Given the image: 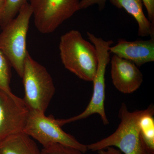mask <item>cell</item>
I'll return each mask as SVG.
<instances>
[{
	"instance_id": "6da1fadb",
	"label": "cell",
	"mask_w": 154,
	"mask_h": 154,
	"mask_svg": "<svg viewBox=\"0 0 154 154\" xmlns=\"http://www.w3.org/2000/svg\"><path fill=\"white\" fill-rule=\"evenodd\" d=\"M59 49L66 69L81 79L93 81L98 62L94 44L83 38L79 30H72L61 36Z\"/></svg>"
},
{
	"instance_id": "7a4b0ae2",
	"label": "cell",
	"mask_w": 154,
	"mask_h": 154,
	"mask_svg": "<svg viewBox=\"0 0 154 154\" xmlns=\"http://www.w3.org/2000/svg\"><path fill=\"white\" fill-rule=\"evenodd\" d=\"M146 110L131 112L126 104L122 103L119 112L120 122L118 128L107 137L87 145L88 151L97 152L112 146L124 154H149L140 133V119Z\"/></svg>"
},
{
	"instance_id": "3957f363",
	"label": "cell",
	"mask_w": 154,
	"mask_h": 154,
	"mask_svg": "<svg viewBox=\"0 0 154 154\" xmlns=\"http://www.w3.org/2000/svg\"><path fill=\"white\" fill-rule=\"evenodd\" d=\"M33 11L26 3L16 17L2 28L0 33V51L2 52L20 78L28 51L27 36Z\"/></svg>"
},
{
	"instance_id": "277c9868",
	"label": "cell",
	"mask_w": 154,
	"mask_h": 154,
	"mask_svg": "<svg viewBox=\"0 0 154 154\" xmlns=\"http://www.w3.org/2000/svg\"><path fill=\"white\" fill-rule=\"evenodd\" d=\"M90 41L96 48L98 55V66L93 81V93L91 101L83 112L67 119H57L61 127L64 125L87 118L93 114H99L103 124H109L105 107V75L106 68L110 61V48L113 44L112 40H105L93 33L87 32Z\"/></svg>"
},
{
	"instance_id": "5b68a950",
	"label": "cell",
	"mask_w": 154,
	"mask_h": 154,
	"mask_svg": "<svg viewBox=\"0 0 154 154\" xmlns=\"http://www.w3.org/2000/svg\"><path fill=\"white\" fill-rule=\"evenodd\" d=\"M23 101L30 110L45 113L55 92L52 77L46 69L27 53L22 78Z\"/></svg>"
},
{
	"instance_id": "8992f818",
	"label": "cell",
	"mask_w": 154,
	"mask_h": 154,
	"mask_svg": "<svg viewBox=\"0 0 154 154\" xmlns=\"http://www.w3.org/2000/svg\"><path fill=\"white\" fill-rule=\"evenodd\" d=\"M23 133L36 140L43 147L59 143L76 149L84 153L88 151L86 145L65 132L53 116H46L42 112L30 110Z\"/></svg>"
},
{
	"instance_id": "52a82bcc",
	"label": "cell",
	"mask_w": 154,
	"mask_h": 154,
	"mask_svg": "<svg viewBox=\"0 0 154 154\" xmlns=\"http://www.w3.org/2000/svg\"><path fill=\"white\" fill-rule=\"evenodd\" d=\"M34 25L42 34L55 31L80 10V0H29Z\"/></svg>"
},
{
	"instance_id": "ba28073f",
	"label": "cell",
	"mask_w": 154,
	"mask_h": 154,
	"mask_svg": "<svg viewBox=\"0 0 154 154\" xmlns=\"http://www.w3.org/2000/svg\"><path fill=\"white\" fill-rule=\"evenodd\" d=\"M29 113L23 99L0 91V142L23 133Z\"/></svg>"
},
{
	"instance_id": "9c48e42d",
	"label": "cell",
	"mask_w": 154,
	"mask_h": 154,
	"mask_svg": "<svg viewBox=\"0 0 154 154\" xmlns=\"http://www.w3.org/2000/svg\"><path fill=\"white\" fill-rule=\"evenodd\" d=\"M110 74L113 85L124 94L134 93L143 82V75L138 67L115 55L111 58Z\"/></svg>"
},
{
	"instance_id": "30bf717a",
	"label": "cell",
	"mask_w": 154,
	"mask_h": 154,
	"mask_svg": "<svg viewBox=\"0 0 154 154\" xmlns=\"http://www.w3.org/2000/svg\"><path fill=\"white\" fill-rule=\"evenodd\" d=\"M110 53L124 59L140 67L154 61V37L148 40L129 41L119 39L116 45L110 46Z\"/></svg>"
},
{
	"instance_id": "8fae6325",
	"label": "cell",
	"mask_w": 154,
	"mask_h": 154,
	"mask_svg": "<svg viewBox=\"0 0 154 154\" xmlns=\"http://www.w3.org/2000/svg\"><path fill=\"white\" fill-rule=\"evenodd\" d=\"M119 9H123L134 18L138 25V35L141 37H154V25L146 17L142 0H110Z\"/></svg>"
},
{
	"instance_id": "7c38bea8",
	"label": "cell",
	"mask_w": 154,
	"mask_h": 154,
	"mask_svg": "<svg viewBox=\"0 0 154 154\" xmlns=\"http://www.w3.org/2000/svg\"><path fill=\"white\" fill-rule=\"evenodd\" d=\"M0 154H41L36 143L24 133L0 142Z\"/></svg>"
},
{
	"instance_id": "4fadbf2b",
	"label": "cell",
	"mask_w": 154,
	"mask_h": 154,
	"mask_svg": "<svg viewBox=\"0 0 154 154\" xmlns=\"http://www.w3.org/2000/svg\"><path fill=\"white\" fill-rule=\"evenodd\" d=\"M154 106L150 105L139 121L141 139L149 154H154Z\"/></svg>"
},
{
	"instance_id": "5bb4252c",
	"label": "cell",
	"mask_w": 154,
	"mask_h": 154,
	"mask_svg": "<svg viewBox=\"0 0 154 154\" xmlns=\"http://www.w3.org/2000/svg\"><path fill=\"white\" fill-rule=\"evenodd\" d=\"M10 63L0 51V91L10 95L14 94L10 88L11 72Z\"/></svg>"
},
{
	"instance_id": "9a60e30c",
	"label": "cell",
	"mask_w": 154,
	"mask_h": 154,
	"mask_svg": "<svg viewBox=\"0 0 154 154\" xmlns=\"http://www.w3.org/2000/svg\"><path fill=\"white\" fill-rule=\"evenodd\" d=\"M28 0H5V10L0 27L2 28L17 16Z\"/></svg>"
},
{
	"instance_id": "2e32d148",
	"label": "cell",
	"mask_w": 154,
	"mask_h": 154,
	"mask_svg": "<svg viewBox=\"0 0 154 154\" xmlns=\"http://www.w3.org/2000/svg\"><path fill=\"white\" fill-rule=\"evenodd\" d=\"M41 152V154H85L79 150L59 143L43 147Z\"/></svg>"
},
{
	"instance_id": "e0dca14e",
	"label": "cell",
	"mask_w": 154,
	"mask_h": 154,
	"mask_svg": "<svg viewBox=\"0 0 154 154\" xmlns=\"http://www.w3.org/2000/svg\"><path fill=\"white\" fill-rule=\"evenodd\" d=\"M107 0H81L80 2V10L88 8L94 5H97L100 11L105 8Z\"/></svg>"
},
{
	"instance_id": "ac0fdd59",
	"label": "cell",
	"mask_w": 154,
	"mask_h": 154,
	"mask_svg": "<svg viewBox=\"0 0 154 154\" xmlns=\"http://www.w3.org/2000/svg\"><path fill=\"white\" fill-rule=\"evenodd\" d=\"M146 7L148 14V19L154 25V0H142Z\"/></svg>"
},
{
	"instance_id": "d6986e66",
	"label": "cell",
	"mask_w": 154,
	"mask_h": 154,
	"mask_svg": "<svg viewBox=\"0 0 154 154\" xmlns=\"http://www.w3.org/2000/svg\"><path fill=\"white\" fill-rule=\"evenodd\" d=\"M97 152L98 154H124L118 149L112 146L108 147Z\"/></svg>"
},
{
	"instance_id": "ffe728a7",
	"label": "cell",
	"mask_w": 154,
	"mask_h": 154,
	"mask_svg": "<svg viewBox=\"0 0 154 154\" xmlns=\"http://www.w3.org/2000/svg\"><path fill=\"white\" fill-rule=\"evenodd\" d=\"M5 0H0V25L2 22L4 10H5Z\"/></svg>"
}]
</instances>
